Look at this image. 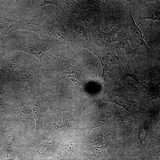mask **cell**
<instances>
[{
    "label": "cell",
    "instance_id": "cell-4",
    "mask_svg": "<svg viewBox=\"0 0 160 160\" xmlns=\"http://www.w3.org/2000/svg\"><path fill=\"white\" fill-rule=\"evenodd\" d=\"M42 36L55 44L64 45L72 43L68 33L60 9L55 6L52 14L44 21L41 27Z\"/></svg>",
    "mask_w": 160,
    "mask_h": 160
},
{
    "label": "cell",
    "instance_id": "cell-13",
    "mask_svg": "<svg viewBox=\"0 0 160 160\" xmlns=\"http://www.w3.org/2000/svg\"><path fill=\"white\" fill-rule=\"evenodd\" d=\"M100 129L87 138L86 143L92 145H105L113 138L117 132L116 122L100 128Z\"/></svg>",
    "mask_w": 160,
    "mask_h": 160
},
{
    "label": "cell",
    "instance_id": "cell-14",
    "mask_svg": "<svg viewBox=\"0 0 160 160\" xmlns=\"http://www.w3.org/2000/svg\"><path fill=\"white\" fill-rule=\"evenodd\" d=\"M81 8L76 16L83 22L89 32L96 29H101L103 18L101 12L98 11L85 9L82 8L81 7Z\"/></svg>",
    "mask_w": 160,
    "mask_h": 160
},
{
    "label": "cell",
    "instance_id": "cell-15",
    "mask_svg": "<svg viewBox=\"0 0 160 160\" xmlns=\"http://www.w3.org/2000/svg\"><path fill=\"white\" fill-rule=\"evenodd\" d=\"M110 142L101 145H92L86 143L81 150L83 158L88 160H112L107 152Z\"/></svg>",
    "mask_w": 160,
    "mask_h": 160
},
{
    "label": "cell",
    "instance_id": "cell-2",
    "mask_svg": "<svg viewBox=\"0 0 160 160\" xmlns=\"http://www.w3.org/2000/svg\"><path fill=\"white\" fill-rule=\"evenodd\" d=\"M41 66L36 58L25 53L22 67L16 69L12 75L28 96H38L45 92L40 71Z\"/></svg>",
    "mask_w": 160,
    "mask_h": 160
},
{
    "label": "cell",
    "instance_id": "cell-18",
    "mask_svg": "<svg viewBox=\"0 0 160 160\" xmlns=\"http://www.w3.org/2000/svg\"><path fill=\"white\" fill-rule=\"evenodd\" d=\"M4 8L0 4V35H5L14 31L17 19L11 20L6 16Z\"/></svg>",
    "mask_w": 160,
    "mask_h": 160
},
{
    "label": "cell",
    "instance_id": "cell-23",
    "mask_svg": "<svg viewBox=\"0 0 160 160\" xmlns=\"http://www.w3.org/2000/svg\"><path fill=\"white\" fill-rule=\"evenodd\" d=\"M3 86H2L0 87V110L2 108L4 105L5 101L3 97H1V95L2 94L3 89Z\"/></svg>",
    "mask_w": 160,
    "mask_h": 160
},
{
    "label": "cell",
    "instance_id": "cell-6",
    "mask_svg": "<svg viewBox=\"0 0 160 160\" xmlns=\"http://www.w3.org/2000/svg\"><path fill=\"white\" fill-rule=\"evenodd\" d=\"M61 13L71 42L88 49L90 32L84 23L75 15Z\"/></svg>",
    "mask_w": 160,
    "mask_h": 160
},
{
    "label": "cell",
    "instance_id": "cell-3",
    "mask_svg": "<svg viewBox=\"0 0 160 160\" xmlns=\"http://www.w3.org/2000/svg\"><path fill=\"white\" fill-rule=\"evenodd\" d=\"M12 33L14 43L11 51L18 50L31 55L41 64L47 51L55 45L34 32L19 30L13 31Z\"/></svg>",
    "mask_w": 160,
    "mask_h": 160
},
{
    "label": "cell",
    "instance_id": "cell-22",
    "mask_svg": "<svg viewBox=\"0 0 160 160\" xmlns=\"http://www.w3.org/2000/svg\"><path fill=\"white\" fill-rule=\"evenodd\" d=\"M113 49L116 53L120 55L129 53L132 50L129 44L125 39L116 42L113 46Z\"/></svg>",
    "mask_w": 160,
    "mask_h": 160
},
{
    "label": "cell",
    "instance_id": "cell-20",
    "mask_svg": "<svg viewBox=\"0 0 160 160\" xmlns=\"http://www.w3.org/2000/svg\"><path fill=\"white\" fill-rule=\"evenodd\" d=\"M14 42L12 32L5 35H0V53L4 54L11 51Z\"/></svg>",
    "mask_w": 160,
    "mask_h": 160
},
{
    "label": "cell",
    "instance_id": "cell-12",
    "mask_svg": "<svg viewBox=\"0 0 160 160\" xmlns=\"http://www.w3.org/2000/svg\"><path fill=\"white\" fill-rule=\"evenodd\" d=\"M99 102L106 101L115 103L124 108L135 118L142 112L143 108L133 100L124 95L105 92Z\"/></svg>",
    "mask_w": 160,
    "mask_h": 160
},
{
    "label": "cell",
    "instance_id": "cell-17",
    "mask_svg": "<svg viewBox=\"0 0 160 160\" xmlns=\"http://www.w3.org/2000/svg\"><path fill=\"white\" fill-rule=\"evenodd\" d=\"M48 4L57 7L62 13L68 15H76L81 9L80 6L74 0H43L41 6Z\"/></svg>",
    "mask_w": 160,
    "mask_h": 160
},
{
    "label": "cell",
    "instance_id": "cell-9",
    "mask_svg": "<svg viewBox=\"0 0 160 160\" xmlns=\"http://www.w3.org/2000/svg\"><path fill=\"white\" fill-rule=\"evenodd\" d=\"M55 7L52 4L46 5L43 6V10L41 13L17 20L14 31L20 30L31 31L42 36V25L45 19L53 12Z\"/></svg>",
    "mask_w": 160,
    "mask_h": 160
},
{
    "label": "cell",
    "instance_id": "cell-1",
    "mask_svg": "<svg viewBox=\"0 0 160 160\" xmlns=\"http://www.w3.org/2000/svg\"><path fill=\"white\" fill-rule=\"evenodd\" d=\"M155 111L145 108L134 118L135 131L130 143L120 153L121 157H135L143 160L151 146L160 140L159 116Z\"/></svg>",
    "mask_w": 160,
    "mask_h": 160
},
{
    "label": "cell",
    "instance_id": "cell-5",
    "mask_svg": "<svg viewBox=\"0 0 160 160\" xmlns=\"http://www.w3.org/2000/svg\"><path fill=\"white\" fill-rule=\"evenodd\" d=\"M88 136L80 129L63 132L62 142L56 160H76L82 157L81 150L86 143Z\"/></svg>",
    "mask_w": 160,
    "mask_h": 160
},
{
    "label": "cell",
    "instance_id": "cell-28",
    "mask_svg": "<svg viewBox=\"0 0 160 160\" xmlns=\"http://www.w3.org/2000/svg\"><path fill=\"white\" fill-rule=\"evenodd\" d=\"M83 159H84V160H87V159H84V158H83Z\"/></svg>",
    "mask_w": 160,
    "mask_h": 160
},
{
    "label": "cell",
    "instance_id": "cell-7",
    "mask_svg": "<svg viewBox=\"0 0 160 160\" xmlns=\"http://www.w3.org/2000/svg\"><path fill=\"white\" fill-rule=\"evenodd\" d=\"M87 116L81 117V129L89 135L94 128H101L116 123L115 114L112 110L108 108L98 107L93 110Z\"/></svg>",
    "mask_w": 160,
    "mask_h": 160
},
{
    "label": "cell",
    "instance_id": "cell-10",
    "mask_svg": "<svg viewBox=\"0 0 160 160\" xmlns=\"http://www.w3.org/2000/svg\"><path fill=\"white\" fill-rule=\"evenodd\" d=\"M114 120L117 125V133L114 137L121 143L123 149L130 143L135 134L136 128L135 121L129 113L117 112Z\"/></svg>",
    "mask_w": 160,
    "mask_h": 160
},
{
    "label": "cell",
    "instance_id": "cell-21",
    "mask_svg": "<svg viewBox=\"0 0 160 160\" xmlns=\"http://www.w3.org/2000/svg\"><path fill=\"white\" fill-rule=\"evenodd\" d=\"M160 140L152 146L145 156L144 160H160Z\"/></svg>",
    "mask_w": 160,
    "mask_h": 160
},
{
    "label": "cell",
    "instance_id": "cell-27",
    "mask_svg": "<svg viewBox=\"0 0 160 160\" xmlns=\"http://www.w3.org/2000/svg\"><path fill=\"white\" fill-rule=\"evenodd\" d=\"M2 53H0V60L1 59L2 57Z\"/></svg>",
    "mask_w": 160,
    "mask_h": 160
},
{
    "label": "cell",
    "instance_id": "cell-11",
    "mask_svg": "<svg viewBox=\"0 0 160 160\" xmlns=\"http://www.w3.org/2000/svg\"><path fill=\"white\" fill-rule=\"evenodd\" d=\"M25 53L18 50L2 54L0 64L2 71L4 84L9 80L16 69L21 67Z\"/></svg>",
    "mask_w": 160,
    "mask_h": 160
},
{
    "label": "cell",
    "instance_id": "cell-19",
    "mask_svg": "<svg viewBox=\"0 0 160 160\" xmlns=\"http://www.w3.org/2000/svg\"><path fill=\"white\" fill-rule=\"evenodd\" d=\"M131 13L130 29L131 35L138 44L144 47L148 48V46L144 40L142 31L135 24L132 12Z\"/></svg>",
    "mask_w": 160,
    "mask_h": 160
},
{
    "label": "cell",
    "instance_id": "cell-24",
    "mask_svg": "<svg viewBox=\"0 0 160 160\" xmlns=\"http://www.w3.org/2000/svg\"><path fill=\"white\" fill-rule=\"evenodd\" d=\"M119 160H143L142 159L135 157L127 156L122 158Z\"/></svg>",
    "mask_w": 160,
    "mask_h": 160
},
{
    "label": "cell",
    "instance_id": "cell-16",
    "mask_svg": "<svg viewBox=\"0 0 160 160\" xmlns=\"http://www.w3.org/2000/svg\"><path fill=\"white\" fill-rule=\"evenodd\" d=\"M107 34L100 28L90 32L88 49L96 54L106 49Z\"/></svg>",
    "mask_w": 160,
    "mask_h": 160
},
{
    "label": "cell",
    "instance_id": "cell-8",
    "mask_svg": "<svg viewBox=\"0 0 160 160\" xmlns=\"http://www.w3.org/2000/svg\"><path fill=\"white\" fill-rule=\"evenodd\" d=\"M41 2V0H10L6 1L4 6L11 20H17L41 13L43 6L40 5Z\"/></svg>",
    "mask_w": 160,
    "mask_h": 160
},
{
    "label": "cell",
    "instance_id": "cell-26",
    "mask_svg": "<svg viewBox=\"0 0 160 160\" xmlns=\"http://www.w3.org/2000/svg\"><path fill=\"white\" fill-rule=\"evenodd\" d=\"M76 160H84L83 158V157L80 158Z\"/></svg>",
    "mask_w": 160,
    "mask_h": 160
},
{
    "label": "cell",
    "instance_id": "cell-25",
    "mask_svg": "<svg viewBox=\"0 0 160 160\" xmlns=\"http://www.w3.org/2000/svg\"><path fill=\"white\" fill-rule=\"evenodd\" d=\"M4 85L3 74L0 64V87Z\"/></svg>",
    "mask_w": 160,
    "mask_h": 160
}]
</instances>
